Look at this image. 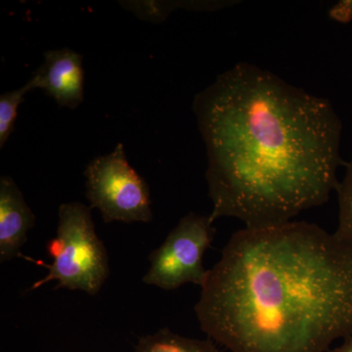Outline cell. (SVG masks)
Wrapping results in <instances>:
<instances>
[{"label":"cell","instance_id":"obj_1","mask_svg":"<svg viewBox=\"0 0 352 352\" xmlns=\"http://www.w3.org/2000/svg\"><path fill=\"white\" fill-rule=\"evenodd\" d=\"M207 148L210 217L277 226L339 188L342 124L331 102L239 63L194 98Z\"/></svg>","mask_w":352,"mask_h":352},{"label":"cell","instance_id":"obj_2","mask_svg":"<svg viewBox=\"0 0 352 352\" xmlns=\"http://www.w3.org/2000/svg\"><path fill=\"white\" fill-rule=\"evenodd\" d=\"M195 312L230 352H327L352 333V242L305 221L237 231Z\"/></svg>","mask_w":352,"mask_h":352},{"label":"cell","instance_id":"obj_3","mask_svg":"<svg viewBox=\"0 0 352 352\" xmlns=\"http://www.w3.org/2000/svg\"><path fill=\"white\" fill-rule=\"evenodd\" d=\"M57 234L46 244V252L52 258L48 273L32 285L34 291L51 281L55 289L85 292L96 296L110 275L107 250L99 239L91 208L78 201L62 204L59 208Z\"/></svg>","mask_w":352,"mask_h":352},{"label":"cell","instance_id":"obj_4","mask_svg":"<svg viewBox=\"0 0 352 352\" xmlns=\"http://www.w3.org/2000/svg\"><path fill=\"white\" fill-rule=\"evenodd\" d=\"M85 176L90 208L100 210L105 223L151 221L149 186L127 162L124 145L92 160Z\"/></svg>","mask_w":352,"mask_h":352},{"label":"cell","instance_id":"obj_5","mask_svg":"<svg viewBox=\"0 0 352 352\" xmlns=\"http://www.w3.org/2000/svg\"><path fill=\"white\" fill-rule=\"evenodd\" d=\"M214 222L210 215L195 212L183 217L163 244L150 254V267L143 282L166 291L185 284L201 288L208 274L203 259L214 241Z\"/></svg>","mask_w":352,"mask_h":352},{"label":"cell","instance_id":"obj_6","mask_svg":"<svg viewBox=\"0 0 352 352\" xmlns=\"http://www.w3.org/2000/svg\"><path fill=\"white\" fill-rule=\"evenodd\" d=\"M43 56V66L34 73L39 88L61 107L78 108L83 101L82 57L69 48L50 50Z\"/></svg>","mask_w":352,"mask_h":352},{"label":"cell","instance_id":"obj_7","mask_svg":"<svg viewBox=\"0 0 352 352\" xmlns=\"http://www.w3.org/2000/svg\"><path fill=\"white\" fill-rule=\"evenodd\" d=\"M36 217L13 178H0V261L21 256Z\"/></svg>","mask_w":352,"mask_h":352},{"label":"cell","instance_id":"obj_8","mask_svg":"<svg viewBox=\"0 0 352 352\" xmlns=\"http://www.w3.org/2000/svg\"><path fill=\"white\" fill-rule=\"evenodd\" d=\"M134 352H221L212 340L191 339L163 328L139 339Z\"/></svg>","mask_w":352,"mask_h":352},{"label":"cell","instance_id":"obj_9","mask_svg":"<svg viewBox=\"0 0 352 352\" xmlns=\"http://www.w3.org/2000/svg\"><path fill=\"white\" fill-rule=\"evenodd\" d=\"M36 88H39V82L38 76L34 74L29 82L19 89L6 92L0 96V148H3L14 131L18 108L25 100V94Z\"/></svg>","mask_w":352,"mask_h":352},{"label":"cell","instance_id":"obj_10","mask_svg":"<svg viewBox=\"0 0 352 352\" xmlns=\"http://www.w3.org/2000/svg\"><path fill=\"white\" fill-rule=\"evenodd\" d=\"M339 195V226L337 234L352 242V161L347 164L346 175L337 190Z\"/></svg>","mask_w":352,"mask_h":352},{"label":"cell","instance_id":"obj_11","mask_svg":"<svg viewBox=\"0 0 352 352\" xmlns=\"http://www.w3.org/2000/svg\"><path fill=\"white\" fill-rule=\"evenodd\" d=\"M330 17L339 23H349L352 21V0H344L331 8Z\"/></svg>","mask_w":352,"mask_h":352},{"label":"cell","instance_id":"obj_12","mask_svg":"<svg viewBox=\"0 0 352 352\" xmlns=\"http://www.w3.org/2000/svg\"><path fill=\"white\" fill-rule=\"evenodd\" d=\"M327 352H352V333L344 339V342L340 346Z\"/></svg>","mask_w":352,"mask_h":352}]
</instances>
